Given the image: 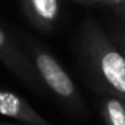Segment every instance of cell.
I'll list each match as a JSON object with an SVG mask.
<instances>
[{
  "instance_id": "obj_1",
  "label": "cell",
  "mask_w": 125,
  "mask_h": 125,
  "mask_svg": "<svg viewBox=\"0 0 125 125\" xmlns=\"http://www.w3.org/2000/svg\"><path fill=\"white\" fill-rule=\"evenodd\" d=\"M84 52L103 85L125 102V54L119 50L103 30L93 21H87L83 32Z\"/></svg>"
},
{
  "instance_id": "obj_2",
  "label": "cell",
  "mask_w": 125,
  "mask_h": 125,
  "mask_svg": "<svg viewBox=\"0 0 125 125\" xmlns=\"http://www.w3.org/2000/svg\"><path fill=\"white\" fill-rule=\"evenodd\" d=\"M35 68L46 85L59 97L66 100L77 99V90L71 77L53 56L41 50L35 52Z\"/></svg>"
},
{
  "instance_id": "obj_3",
  "label": "cell",
  "mask_w": 125,
  "mask_h": 125,
  "mask_svg": "<svg viewBox=\"0 0 125 125\" xmlns=\"http://www.w3.org/2000/svg\"><path fill=\"white\" fill-rule=\"evenodd\" d=\"M0 60L27 85H31L35 90L38 88V77L34 72V68L24 57L19 49H16L12 40L3 32L2 28H0Z\"/></svg>"
},
{
  "instance_id": "obj_4",
  "label": "cell",
  "mask_w": 125,
  "mask_h": 125,
  "mask_svg": "<svg viewBox=\"0 0 125 125\" xmlns=\"http://www.w3.org/2000/svg\"><path fill=\"white\" fill-rule=\"evenodd\" d=\"M0 115L18 119L27 125H50L22 97L10 91L0 90Z\"/></svg>"
},
{
  "instance_id": "obj_5",
  "label": "cell",
  "mask_w": 125,
  "mask_h": 125,
  "mask_svg": "<svg viewBox=\"0 0 125 125\" xmlns=\"http://www.w3.org/2000/svg\"><path fill=\"white\" fill-rule=\"evenodd\" d=\"M24 8L30 21L43 30L50 28L59 13L57 0H24Z\"/></svg>"
},
{
  "instance_id": "obj_6",
  "label": "cell",
  "mask_w": 125,
  "mask_h": 125,
  "mask_svg": "<svg viewBox=\"0 0 125 125\" xmlns=\"http://www.w3.org/2000/svg\"><path fill=\"white\" fill-rule=\"evenodd\" d=\"M103 113L109 125H125V102L109 97L103 102Z\"/></svg>"
},
{
  "instance_id": "obj_7",
  "label": "cell",
  "mask_w": 125,
  "mask_h": 125,
  "mask_svg": "<svg viewBox=\"0 0 125 125\" xmlns=\"http://www.w3.org/2000/svg\"><path fill=\"white\" fill-rule=\"evenodd\" d=\"M74 2L83 3V5H104V6H113V5L124 3V0H74Z\"/></svg>"
},
{
  "instance_id": "obj_8",
  "label": "cell",
  "mask_w": 125,
  "mask_h": 125,
  "mask_svg": "<svg viewBox=\"0 0 125 125\" xmlns=\"http://www.w3.org/2000/svg\"><path fill=\"white\" fill-rule=\"evenodd\" d=\"M116 41H118V44L121 46L122 53L125 54V34H116Z\"/></svg>"
},
{
  "instance_id": "obj_9",
  "label": "cell",
  "mask_w": 125,
  "mask_h": 125,
  "mask_svg": "<svg viewBox=\"0 0 125 125\" xmlns=\"http://www.w3.org/2000/svg\"><path fill=\"white\" fill-rule=\"evenodd\" d=\"M0 125H9V124H0Z\"/></svg>"
},
{
  "instance_id": "obj_10",
  "label": "cell",
  "mask_w": 125,
  "mask_h": 125,
  "mask_svg": "<svg viewBox=\"0 0 125 125\" xmlns=\"http://www.w3.org/2000/svg\"><path fill=\"white\" fill-rule=\"evenodd\" d=\"M124 3H125V0H124Z\"/></svg>"
}]
</instances>
